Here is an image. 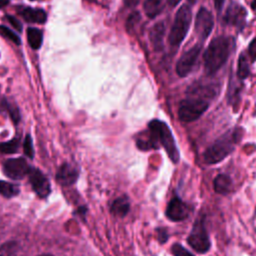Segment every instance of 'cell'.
Masks as SVG:
<instances>
[{"label": "cell", "mask_w": 256, "mask_h": 256, "mask_svg": "<svg viewBox=\"0 0 256 256\" xmlns=\"http://www.w3.org/2000/svg\"><path fill=\"white\" fill-rule=\"evenodd\" d=\"M233 47V39L226 36L214 38L204 52V69L207 75L217 72L227 61Z\"/></svg>", "instance_id": "cell-1"}, {"label": "cell", "mask_w": 256, "mask_h": 256, "mask_svg": "<svg viewBox=\"0 0 256 256\" xmlns=\"http://www.w3.org/2000/svg\"><path fill=\"white\" fill-rule=\"evenodd\" d=\"M148 128L150 134L152 135L156 143L164 147L170 160L175 164L178 163L180 154L176 142L174 140L172 131L170 130L168 125L163 121L154 119L148 123Z\"/></svg>", "instance_id": "cell-2"}, {"label": "cell", "mask_w": 256, "mask_h": 256, "mask_svg": "<svg viewBox=\"0 0 256 256\" xmlns=\"http://www.w3.org/2000/svg\"><path fill=\"white\" fill-rule=\"evenodd\" d=\"M237 132H227L209 146L203 153V158L207 164H216L230 155L236 143Z\"/></svg>", "instance_id": "cell-3"}, {"label": "cell", "mask_w": 256, "mask_h": 256, "mask_svg": "<svg viewBox=\"0 0 256 256\" xmlns=\"http://www.w3.org/2000/svg\"><path fill=\"white\" fill-rule=\"evenodd\" d=\"M191 17V9L189 6L182 5L178 9L168 37V41L171 46L177 47L182 43L188 32Z\"/></svg>", "instance_id": "cell-4"}, {"label": "cell", "mask_w": 256, "mask_h": 256, "mask_svg": "<svg viewBox=\"0 0 256 256\" xmlns=\"http://www.w3.org/2000/svg\"><path fill=\"white\" fill-rule=\"evenodd\" d=\"M209 107V102L205 99L190 97L180 102L178 117L182 122H192L197 120Z\"/></svg>", "instance_id": "cell-5"}, {"label": "cell", "mask_w": 256, "mask_h": 256, "mask_svg": "<svg viewBox=\"0 0 256 256\" xmlns=\"http://www.w3.org/2000/svg\"><path fill=\"white\" fill-rule=\"evenodd\" d=\"M187 242L198 253H206L210 249L211 241L205 227L204 216L195 220Z\"/></svg>", "instance_id": "cell-6"}, {"label": "cell", "mask_w": 256, "mask_h": 256, "mask_svg": "<svg viewBox=\"0 0 256 256\" xmlns=\"http://www.w3.org/2000/svg\"><path fill=\"white\" fill-rule=\"evenodd\" d=\"M30 168L27 161L22 157L7 159L2 165L3 173L13 180H20L27 176Z\"/></svg>", "instance_id": "cell-7"}, {"label": "cell", "mask_w": 256, "mask_h": 256, "mask_svg": "<svg viewBox=\"0 0 256 256\" xmlns=\"http://www.w3.org/2000/svg\"><path fill=\"white\" fill-rule=\"evenodd\" d=\"M27 176L35 194L42 199L47 198L51 193V184L49 179L39 169L33 167L30 168Z\"/></svg>", "instance_id": "cell-8"}, {"label": "cell", "mask_w": 256, "mask_h": 256, "mask_svg": "<svg viewBox=\"0 0 256 256\" xmlns=\"http://www.w3.org/2000/svg\"><path fill=\"white\" fill-rule=\"evenodd\" d=\"M201 44H197L180 57L176 64V72L180 77H185L191 72L201 52Z\"/></svg>", "instance_id": "cell-9"}, {"label": "cell", "mask_w": 256, "mask_h": 256, "mask_svg": "<svg viewBox=\"0 0 256 256\" xmlns=\"http://www.w3.org/2000/svg\"><path fill=\"white\" fill-rule=\"evenodd\" d=\"M214 26V20L211 12L205 7H201L197 12L195 19V32L200 40H205L211 33Z\"/></svg>", "instance_id": "cell-10"}, {"label": "cell", "mask_w": 256, "mask_h": 256, "mask_svg": "<svg viewBox=\"0 0 256 256\" xmlns=\"http://www.w3.org/2000/svg\"><path fill=\"white\" fill-rule=\"evenodd\" d=\"M165 214L166 217L171 221H183L189 215V208L188 205L185 204L179 197L175 196L169 201Z\"/></svg>", "instance_id": "cell-11"}, {"label": "cell", "mask_w": 256, "mask_h": 256, "mask_svg": "<svg viewBox=\"0 0 256 256\" xmlns=\"http://www.w3.org/2000/svg\"><path fill=\"white\" fill-rule=\"evenodd\" d=\"M79 177V171L78 169L70 164V163H63L57 170L55 179L63 187H68L73 185Z\"/></svg>", "instance_id": "cell-12"}, {"label": "cell", "mask_w": 256, "mask_h": 256, "mask_svg": "<svg viewBox=\"0 0 256 256\" xmlns=\"http://www.w3.org/2000/svg\"><path fill=\"white\" fill-rule=\"evenodd\" d=\"M245 9L240 5L234 4L227 9L224 16V22L228 25L242 26L243 23L245 22Z\"/></svg>", "instance_id": "cell-13"}, {"label": "cell", "mask_w": 256, "mask_h": 256, "mask_svg": "<svg viewBox=\"0 0 256 256\" xmlns=\"http://www.w3.org/2000/svg\"><path fill=\"white\" fill-rule=\"evenodd\" d=\"M165 35V24L160 21L154 24L149 31V39L156 51H160L163 48V38Z\"/></svg>", "instance_id": "cell-14"}, {"label": "cell", "mask_w": 256, "mask_h": 256, "mask_svg": "<svg viewBox=\"0 0 256 256\" xmlns=\"http://www.w3.org/2000/svg\"><path fill=\"white\" fill-rule=\"evenodd\" d=\"M19 14L30 23H44L47 19L46 12L42 9H35L31 7H23L19 10Z\"/></svg>", "instance_id": "cell-15"}, {"label": "cell", "mask_w": 256, "mask_h": 256, "mask_svg": "<svg viewBox=\"0 0 256 256\" xmlns=\"http://www.w3.org/2000/svg\"><path fill=\"white\" fill-rule=\"evenodd\" d=\"M213 187L216 193L226 195L230 193L233 189L232 179L226 174H219L215 177L213 181Z\"/></svg>", "instance_id": "cell-16"}, {"label": "cell", "mask_w": 256, "mask_h": 256, "mask_svg": "<svg viewBox=\"0 0 256 256\" xmlns=\"http://www.w3.org/2000/svg\"><path fill=\"white\" fill-rule=\"evenodd\" d=\"M129 210H130V201H129V198L125 195L116 198L110 206L111 213L117 217L126 216Z\"/></svg>", "instance_id": "cell-17"}, {"label": "cell", "mask_w": 256, "mask_h": 256, "mask_svg": "<svg viewBox=\"0 0 256 256\" xmlns=\"http://www.w3.org/2000/svg\"><path fill=\"white\" fill-rule=\"evenodd\" d=\"M27 40L28 44L30 47L34 50H37L41 47L42 41H43V33L41 30L34 28V27H29L27 29Z\"/></svg>", "instance_id": "cell-18"}, {"label": "cell", "mask_w": 256, "mask_h": 256, "mask_svg": "<svg viewBox=\"0 0 256 256\" xmlns=\"http://www.w3.org/2000/svg\"><path fill=\"white\" fill-rule=\"evenodd\" d=\"M136 145L138 147V149L146 151V150H150V149H157L159 147V145L156 143V141L153 139L152 135L150 134V132H148L147 134L142 133L137 139H136Z\"/></svg>", "instance_id": "cell-19"}, {"label": "cell", "mask_w": 256, "mask_h": 256, "mask_svg": "<svg viewBox=\"0 0 256 256\" xmlns=\"http://www.w3.org/2000/svg\"><path fill=\"white\" fill-rule=\"evenodd\" d=\"M161 5H162V0H145L143 4V8L148 17L154 18L156 15L160 13L162 9Z\"/></svg>", "instance_id": "cell-20"}, {"label": "cell", "mask_w": 256, "mask_h": 256, "mask_svg": "<svg viewBox=\"0 0 256 256\" xmlns=\"http://www.w3.org/2000/svg\"><path fill=\"white\" fill-rule=\"evenodd\" d=\"M0 109L4 110L6 112H8L11 120L13 121V123L16 125L19 121H20V113L19 110L17 108L16 105L11 104L9 101H7L6 99H3L0 103Z\"/></svg>", "instance_id": "cell-21"}, {"label": "cell", "mask_w": 256, "mask_h": 256, "mask_svg": "<svg viewBox=\"0 0 256 256\" xmlns=\"http://www.w3.org/2000/svg\"><path fill=\"white\" fill-rule=\"evenodd\" d=\"M19 187L7 181L0 180V195L6 198H12L19 194Z\"/></svg>", "instance_id": "cell-22"}, {"label": "cell", "mask_w": 256, "mask_h": 256, "mask_svg": "<svg viewBox=\"0 0 256 256\" xmlns=\"http://www.w3.org/2000/svg\"><path fill=\"white\" fill-rule=\"evenodd\" d=\"M20 140L18 137L13 138L7 142H0V152L4 154H13L18 151Z\"/></svg>", "instance_id": "cell-23"}, {"label": "cell", "mask_w": 256, "mask_h": 256, "mask_svg": "<svg viewBox=\"0 0 256 256\" xmlns=\"http://www.w3.org/2000/svg\"><path fill=\"white\" fill-rule=\"evenodd\" d=\"M250 73V69H249V64L247 61L246 56L241 53L238 59V68H237V76L239 79H245L248 77Z\"/></svg>", "instance_id": "cell-24"}, {"label": "cell", "mask_w": 256, "mask_h": 256, "mask_svg": "<svg viewBox=\"0 0 256 256\" xmlns=\"http://www.w3.org/2000/svg\"><path fill=\"white\" fill-rule=\"evenodd\" d=\"M141 20V15L138 11H134L132 12L129 17L127 18L126 20V24H125V28H126V31L128 33H130L134 28L135 26L137 25V23Z\"/></svg>", "instance_id": "cell-25"}, {"label": "cell", "mask_w": 256, "mask_h": 256, "mask_svg": "<svg viewBox=\"0 0 256 256\" xmlns=\"http://www.w3.org/2000/svg\"><path fill=\"white\" fill-rule=\"evenodd\" d=\"M0 33L5 37L7 38L8 40L12 41L13 43L19 45L21 43V40H20V37L15 33L13 32L11 29H9L7 26H4V25H1L0 26Z\"/></svg>", "instance_id": "cell-26"}, {"label": "cell", "mask_w": 256, "mask_h": 256, "mask_svg": "<svg viewBox=\"0 0 256 256\" xmlns=\"http://www.w3.org/2000/svg\"><path fill=\"white\" fill-rule=\"evenodd\" d=\"M23 150L25 155L30 158L33 159L34 157V148H33V142H32V138L29 134H27L24 138V142H23Z\"/></svg>", "instance_id": "cell-27"}, {"label": "cell", "mask_w": 256, "mask_h": 256, "mask_svg": "<svg viewBox=\"0 0 256 256\" xmlns=\"http://www.w3.org/2000/svg\"><path fill=\"white\" fill-rule=\"evenodd\" d=\"M171 251L174 256H194L191 252H189L186 248H184L179 243L173 244L171 247Z\"/></svg>", "instance_id": "cell-28"}, {"label": "cell", "mask_w": 256, "mask_h": 256, "mask_svg": "<svg viewBox=\"0 0 256 256\" xmlns=\"http://www.w3.org/2000/svg\"><path fill=\"white\" fill-rule=\"evenodd\" d=\"M156 233H157L158 241L160 243H165L168 240V233H167V230L165 228H162V227L157 228Z\"/></svg>", "instance_id": "cell-29"}, {"label": "cell", "mask_w": 256, "mask_h": 256, "mask_svg": "<svg viewBox=\"0 0 256 256\" xmlns=\"http://www.w3.org/2000/svg\"><path fill=\"white\" fill-rule=\"evenodd\" d=\"M6 18L9 21V23L13 26L14 29H16L18 32L22 31V25H21V23L19 22V20L16 17L11 16V15H6Z\"/></svg>", "instance_id": "cell-30"}, {"label": "cell", "mask_w": 256, "mask_h": 256, "mask_svg": "<svg viewBox=\"0 0 256 256\" xmlns=\"http://www.w3.org/2000/svg\"><path fill=\"white\" fill-rule=\"evenodd\" d=\"M248 54L250 56V60L253 62L256 60V38H254L248 46Z\"/></svg>", "instance_id": "cell-31"}, {"label": "cell", "mask_w": 256, "mask_h": 256, "mask_svg": "<svg viewBox=\"0 0 256 256\" xmlns=\"http://www.w3.org/2000/svg\"><path fill=\"white\" fill-rule=\"evenodd\" d=\"M213 2H214L215 10H216L217 13L219 14V13L221 12V10H222V7H223V5H224L225 0H213Z\"/></svg>", "instance_id": "cell-32"}, {"label": "cell", "mask_w": 256, "mask_h": 256, "mask_svg": "<svg viewBox=\"0 0 256 256\" xmlns=\"http://www.w3.org/2000/svg\"><path fill=\"white\" fill-rule=\"evenodd\" d=\"M86 213H87V208H86L85 206H81V207H79V208L75 211V214H77V215H79V216H82L83 219H85Z\"/></svg>", "instance_id": "cell-33"}, {"label": "cell", "mask_w": 256, "mask_h": 256, "mask_svg": "<svg viewBox=\"0 0 256 256\" xmlns=\"http://www.w3.org/2000/svg\"><path fill=\"white\" fill-rule=\"evenodd\" d=\"M140 0H124V4L126 7H135Z\"/></svg>", "instance_id": "cell-34"}, {"label": "cell", "mask_w": 256, "mask_h": 256, "mask_svg": "<svg viewBox=\"0 0 256 256\" xmlns=\"http://www.w3.org/2000/svg\"><path fill=\"white\" fill-rule=\"evenodd\" d=\"M180 1H181V0H167L168 5H169V6H171V7H175V6H177V5H178V3H179Z\"/></svg>", "instance_id": "cell-35"}, {"label": "cell", "mask_w": 256, "mask_h": 256, "mask_svg": "<svg viewBox=\"0 0 256 256\" xmlns=\"http://www.w3.org/2000/svg\"><path fill=\"white\" fill-rule=\"evenodd\" d=\"M9 3V0H0V9L5 7Z\"/></svg>", "instance_id": "cell-36"}, {"label": "cell", "mask_w": 256, "mask_h": 256, "mask_svg": "<svg viewBox=\"0 0 256 256\" xmlns=\"http://www.w3.org/2000/svg\"><path fill=\"white\" fill-rule=\"evenodd\" d=\"M251 8L252 9H256V0H252V3H251Z\"/></svg>", "instance_id": "cell-37"}, {"label": "cell", "mask_w": 256, "mask_h": 256, "mask_svg": "<svg viewBox=\"0 0 256 256\" xmlns=\"http://www.w3.org/2000/svg\"><path fill=\"white\" fill-rule=\"evenodd\" d=\"M196 1H197V0H188V3L191 4V5H193V4L196 3Z\"/></svg>", "instance_id": "cell-38"}, {"label": "cell", "mask_w": 256, "mask_h": 256, "mask_svg": "<svg viewBox=\"0 0 256 256\" xmlns=\"http://www.w3.org/2000/svg\"><path fill=\"white\" fill-rule=\"evenodd\" d=\"M38 256H53V255H51V254H47V253H45V254H41V255H38Z\"/></svg>", "instance_id": "cell-39"}, {"label": "cell", "mask_w": 256, "mask_h": 256, "mask_svg": "<svg viewBox=\"0 0 256 256\" xmlns=\"http://www.w3.org/2000/svg\"><path fill=\"white\" fill-rule=\"evenodd\" d=\"M0 256H2V255H0Z\"/></svg>", "instance_id": "cell-40"}]
</instances>
